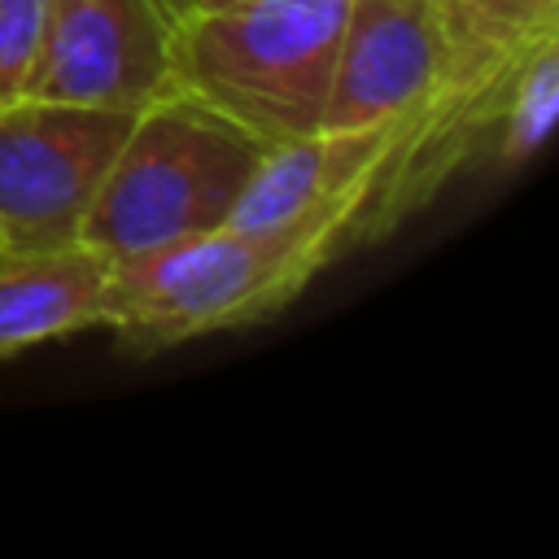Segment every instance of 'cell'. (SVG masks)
<instances>
[{"label":"cell","instance_id":"6da1fadb","mask_svg":"<svg viewBox=\"0 0 559 559\" xmlns=\"http://www.w3.org/2000/svg\"><path fill=\"white\" fill-rule=\"evenodd\" d=\"M341 249V231L319 223L262 231L223 223L109 262L105 328L131 354L245 328L284 310Z\"/></svg>","mask_w":559,"mask_h":559},{"label":"cell","instance_id":"7a4b0ae2","mask_svg":"<svg viewBox=\"0 0 559 559\" xmlns=\"http://www.w3.org/2000/svg\"><path fill=\"white\" fill-rule=\"evenodd\" d=\"M266 148L271 144L223 109L183 87H166L135 109L83 218L79 245L118 262L223 227Z\"/></svg>","mask_w":559,"mask_h":559},{"label":"cell","instance_id":"3957f363","mask_svg":"<svg viewBox=\"0 0 559 559\" xmlns=\"http://www.w3.org/2000/svg\"><path fill=\"white\" fill-rule=\"evenodd\" d=\"M349 0H240L170 26V87L201 96L262 144L323 127Z\"/></svg>","mask_w":559,"mask_h":559},{"label":"cell","instance_id":"277c9868","mask_svg":"<svg viewBox=\"0 0 559 559\" xmlns=\"http://www.w3.org/2000/svg\"><path fill=\"white\" fill-rule=\"evenodd\" d=\"M135 109L17 96L0 105V253L79 245Z\"/></svg>","mask_w":559,"mask_h":559},{"label":"cell","instance_id":"5b68a950","mask_svg":"<svg viewBox=\"0 0 559 559\" xmlns=\"http://www.w3.org/2000/svg\"><path fill=\"white\" fill-rule=\"evenodd\" d=\"M179 17V0H48L26 96L140 109L170 87V26Z\"/></svg>","mask_w":559,"mask_h":559},{"label":"cell","instance_id":"8992f818","mask_svg":"<svg viewBox=\"0 0 559 559\" xmlns=\"http://www.w3.org/2000/svg\"><path fill=\"white\" fill-rule=\"evenodd\" d=\"M445 79L437 0H349L323 127L415 118Z\"/></svg>","mask_w":559,"mask_h":559},{"label":"cell","instance_id":"52a82bcc","mask_svg":"<svg viewBox=\"0 0 559 559\" xmlns=\"http://www.w3.org/2000/svg\"><path fill=\"white\" fill-rule=\"evenodd\" d=\"M402 122H371V127H341L328 131L319 127L314 135L271 144L245 183L231 227H297V223H319L341 231L345 249L354 245V218L393 153Z\"/></svg>","mask_w":559,"mask_h":559},{"label":"cell","instance_id":"ba28073f","mask_svg":"<svg viewBox=\"0 0 559 559\" xmlns=\"http://www.w3.org/2000/svg\"><path fill=\"white\" fill-rule=\"evenodd\" d=\"M109 262L70 245L57 253H0V362L44 341L105 323Z\"/></svg>","mask_w":559,"mask_h":559},{"label":"cell","instance_id":"9c48e42d","mask_svg":"<svg viewBox=\"0 0 559 559\" xmlns=\"http://www.w3.org/2000/svg\"><path fill=\"white\" fill-rule=\"evenodd\" d=\"M445 39L441 92H493L511 66L542 39L559 35V0H437Z\"/></svg>","mask_w":559,"mask_h":559},{"label":"cell","instance_id":"30bf717a","mask_svg":"<svg viewBox=\"0 0 559 559\" xmlns=\"http://www.w3.org/2000/svg\"><path fill=\"white\" fill-rule=\"evenodd\" d=\"M559 114V35L533 44L493 92L485 148L502 170L528 166Z\"/></svg>","mask_w":559,"mask_h":559},{"label":"cell","instance_id":"8fae6325","mask_svg":"<svg viewBox=\"0 0 559 559\" xmlns=\"http://www.w3.org/2000/svg\"><path fill=\"white\" fill-rule=\"evenodd\" d=\"M48 31V0H0V105L26 96Z\"/></svg>","mask_w":559,"mask_h":559},{"label":"cell","instance_id":"7c38bea8","mask_svg":"<svg viewBox=\"0 0 559 559\" xmlns=\"http://www.w3.org/2000/svg\"><path fill=\"white\" fill-rule=\"evenodd\" d=\"M179 4L188 13V9H227V4H240V0H179Z\"/></svg>","mask_w":559,"mask_h":559}]
</instances>
